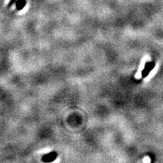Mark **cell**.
<instances>
[{"mask_svg":"<svg viewBox=\"0 0 163 163\" xmlns=\"http://www.w3.org/2000/svg\"><path fill=\"white\" fill-rule=\"evenodd\" d=\"M144 67H144L143 71H142V76H143L144 77H145V76H146L148 75L149 73L152 71V69L154 68L155 64L153 62H149L147 63Z\"/></svg>","mask_w":163,"mask_h":163,"instance_id":"1","label":"cell"},{"mask_svg":"<svg viewBox=\"0 0 163 163\" xmlns=\"http://www.w3.org/2000/svg\"><path fill=\"white\" fill-rule=\"evenodd\" d=\"M56 158H57V153L53 151V152H51L50 153L45 155L42 157V160L45 162H51L55 160Z\"/></svg>","mask_w":163,"mask_h":163,"instance_id":"2","label":"cell"},{"mask_svg":"<svg viewBox=\"0 0 163 163\" xmlns=\"http://www.w3.org/2000/svg\"><path fill=\"white\" fill-rule=\"evenodd\" d=\"M15 2H16V0H11V1H10V2H9V7H11V5H12L15 4Z\"/></svg>","mask_w":163,"mask_h":163,"instance_id":"4","label":"cell"},{"mask_svg":"<svg viewBox=\"0 0 163 163\" xmlns=\"http://www.w3.org/2000/svg\"><path fill=\"white\" fill-rule=\"evenodd\" d=\"M26 0H16L15 2V5H16V9L17 11H20L24 8V6L26 5Z\"/></svg>","mask_w":163,"mask_h":163,"instance_id":"3","label":"cell"}]
</instances>
